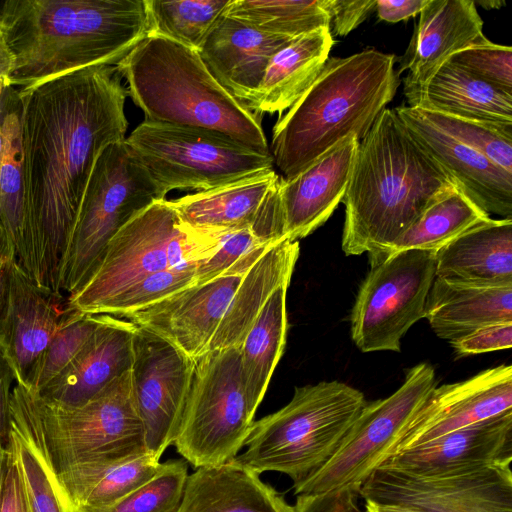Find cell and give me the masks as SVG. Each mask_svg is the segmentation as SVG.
<instances>
[{"mask_svg": "<svg viewBox=\"0 0 512 512\" xmlns=\"http://www.w3.org/2000/svg\"><path fill=\"white\" fill-rule=\"evenodd\" d=\"M115 65L18 89L27 274L62 295L58 277L94 164L126 139L127 91Z\"/></svg>", "mask_w": 512, "mask_h": 512, "instance_id": "cell-1", "label": "cell"}, {"mask_svg": "<svg viewBox=\"0 0 512 512\" xmlns=\"http://www.w3.org/2000/svg\"><path fill=\"white\" fill-rule=\"evenodd\" d=\"M394 109L385 108L359 141L343 203L341 247L382 261L395 241L436 200L457 189Z\"/></svg>", "mask_w": 512, "mask_h": 512, "instance_id": "cell-2", "label": "cell"}, {"mask_svg": "<svg viewBox=\"0 0 512 512\" xmlns=\"http://www.w3.org/2000/svg\"><path fill=\"white\" fill-rule=\"evenodd\" d=\"M0 33L14 65L10 87L115 65L149 34L145 0H4Z\"/></svg>", "mask_w": 512, "mask_h": 512, "instance_id": "cell-3", "label": "cell"}, {"mask_svg": "<svg viewBox=\"0 0 512 512\" xmlns=\"http://www.w3.org/2000/svg\"><path fill=\"white\" fill-rule=\"evenodd\" d=\"M395 55L374 48L331 57L274 125L272 157L291 179L350 136L362 140L399 86Z\"/></svg>", "mask_w": 512, "mask_h": 512, "instance_id": "cell-4", "label": "cell"}, {"mask_svg": "<svg viewBox=\"0 0 512 512\" xmlns=\"http://www.w3.org/2000/svg\"><path fill=\"white\" fill-rule=\"evenodd\" d=\"M115 66L145 121L216 131L271 154L260 116L217 82L197 51L148 35Z\"/></svg>", "mask_w": 512, "mask_h": 512, "instance_id": "cell-5", "label": "cell"}, {"mask_svg": "<svg viewBox=\"0 0 512 512\" xmlns=\"http://www.w3.org/2000/svg\"><path fill=\"white\" fill-rule=\"evenodd\" d=\"M10 407L56 474L93 475L147 453L130 370L86 404L71 409L48 404L16 383Z\"/></svg>", "mask_w": 512, "mask_h": 512, "instance_id": "cell-6", "label": "cell"}, {"mask_svg": "<svg viewBox=\"0 0 512 512\" xmlns=\"http://www.w3.org/2000/svg\"><path fill=\"white\" fill-rule=\"evenodd\" d=\"M366 403L361 391L336 380L296 387L288 404L253 422L234 460L258 474H286L296 485L333 456Z\"/></svg>", "mask_w": 512, "mask_h": 512, "instance_id": "cell-7", "label": "cell"}, {"mask_svg": "<svg viewBox=\"0 0 512 512\" xmlns=\"http://www.w3.org/2000/svg\"><path fill=\"white\" fill-rule=\"evenodd\" d=\"M227 232L188 228L169 200L156 201L110 239L88 279L66 297V309L95 315L115 296L150 274L197 267L217 250Z\"/></svg>", "mask_w": 512, "mask_h": 512, "instance_id": "cell-8", "label": "cell"}, {"mask_svg": "<svg viewBox=\"0 0 512 512\" xmlns=\"http://www.w3.org/2000/svg\"><path fill=\"white\" fill-rule=\"evenodd\" d=\"M165 196L125 140L107 146L94 164L79 206L60 266L59 292L68 297L80 288L110 239Z\"/></svg>", "mask_w": 512, "mask_h": 512, "instance_id": "cell-9", "label": "cell"}, {"mask_svg": "<svg viewBox=\"0 0 512 512\" xmlns=\"http://www.w3.org/2000/svg\"><path fill=\"white\" fill-rule=\"evenodd\" d=\"M125 142L166 194L209 190L273 170L271 154L203 128L144 120Z\"/></svg>", "mask_w": 512, "mask_h": 512, "instance_id": "cell-10", "label": "cell"}, {"mask_svg": "<svg viewBox=\"0 0 512 512\" xmlns=\"http://www.w3.org/2000/svg\"><path fill=\"white\" fill-rule=\"evenodd\" d=\"M241 375L240 348L207 351L193 372L173 442L194 468L234 459L254 422Z\"/></svg>", "mask_w": 512, "mask_h": 512, "instance_id": "cell-11", "label": "cell"}, {"mask_svg": "<svg viewBox=\"0 0 512 512\" xmlns=\"http://www.w3.org/2000/svg\"><path fill=\"white\" fill-rule=\"evenodd\" d=\"M437 387L434 368L420 363L406 373L390 396L366 403L333 456L317 471L293 485L297 495L359 491L387 459L394 443Z\"/></svg>", "mask_w": 512, "mask_h": 512, "instance_id": "cell-12", "label": "cell"}, {"mask_svg": "<svg viewBox=\"0 0 512 512\" xmlns=\"http://www.w3.org/2000/svg\"><path fill=\"white\" fill-rule=\"evenodd\" d=\"M436 252L410 249L370 265L352 308L351 337L360 351L400 352L401 339L425 317Z\"/></svg>", "mask_w": 512, "mask_h": 512, "instance_id": "cell-13", "label": "cell"}, {"mask_svg": "<svg viewBox=\"0 0 512 512\" xmlns=\"http://www.w3.org/2000/svg\"><path fill=\"white\" fill-rule=\"evenodd\" d=\"M359 497L425 512H512L511 463L413 474L378 467Z\"/></svg>", "mask_w": 512, "mask_h": 512, "instance_id": "cell-14", "label": "cell"}, {"mask_svg": "<svg viewBox=\"0 0 512 512\" xmlns=\"http://www.w3.org/2000/svg\"><path fill=\"white\" fill-rule=\"evenodd\" d=\"M194 360L159 335L137 326L130 367L134 402L147 453L160 460L173 444Z\"/></svg>", "mask_w": 512, "mask_h": 512, "instance_id": "cell-15", "label": "cell"}, {"mask_svg": "<svg viewBox=\"0 0 512 512\" xmlns=\"http://www.w3.org/2000/svg\"><path fill=\"white\" fill-rule=\"evenodd\" d=\"M66 297L37 284L14 258L0 273V347L16 383L29 388L33 372L59 329Z\"/></svg>", "mask_w": 512, "mask_h": 512, "instance_id": "cell-16", "label": "cell"}, {"mask_svg": "<svg viewBox=\"0 0 512 512\" xmlns=\"http://www.w3.org/2000/svg\"><path fill=\"white\" fill-rule=\"evenodd\" d=\"M511 411V365H499L467 380L435 387L402 431L387 459Z\"/></svg>", "mask_w": 512, "mask_h": 512, "instance_id": "cell-17", "label": "cell"}, {"mask_svg": "<svg viewBox=\"0 0 512 512\" xmlns=\"http://www.w3.org/2000/svg\"><path fill=\"white\" fill-rule=\"evenodd\" d=\"M243 274L226 273L194 284L125 317L196 360L204 354Z\"/></svg>", "mask_w": 512, "mask_h": 512, "instance_id": "cell-18", "label": "cell"}, {"mask_svg": "<svg viewBox=\"0 0 512 512\" xmlns=\"http://www.w3.org/2000/svg\"><path fill=\"white\" fill-rule=\"evenodd\" d=\"M420 145L487 214L512 219V173L433 125L420 108H394Z\"/></svg>", "mask_w": 512, "mask_h": 512, "instance_id": "cell-19", "label": "cell"}, {"mask_svg": "<svg viewBox=\"0 0 512 512\" xmlns=\"http://www.w3.org/2000/svg\"><path fill=\"white\" fill-rule=\"evenodd\" d=\"M70 364L35 393L42 401L61 408H77L130 370L137 325L106 314Z\"/></svg>", "mask_w": 512, "mask_h": 512, "instance_id": "cell-20", "label": "cell"}, {"mask_svg": "<svg viewBox=\"0 0 512 512\" xmlns=\"http://www.w3.org/2000/svg\"><path fill=\"white\" fill-rule=\"evenodd\" d=\"M291 40L258 31L222 13L197 52L217 82L253 112L267 66Z\"/></svg>", "mask_w": 512, "mask_h": 512, "instance_id": "cell-21", "label": "cell"}, {"mask_svg": "<svg viewBox=\"0 0 512 512\" xmlns=\"http://www.w3.org/2000/svg\"><path fill=\"white\" fill-rule=\"evenodd\" d=\"M358 145L359 139L350 136L293 178H280L278 196L289 240L314 232L343 201Z\"/></svg>", "mask_w": 512, "mask_h": 512, "instance_id": "cell-22", "label": "cell"}, {"mask_svg": "<svg viewBox=\"0 0 512 512\" xmlns=\"http://www.w3.org/2000/svg\"><path fill=\"white\" fill-rule=\"evenodd\" d=\"M419 15L396 71H409L404 89L423 85L453 54L488 40L473 0H429Z\"/></svg>", "mask_w": 512, "mask_h": 512, "instance_id": "cell-23", "label": "cell"}, {"mask_svg": "<svg viewBox=\"0 0 512 512\" xmlns=\"http://www.w3.org/2000/svg\"><path fill=\"white\" fill-rule=\"evenodd\" d=\"M512 462V411L390 456L381 466L413 474Z\"/></svg>", "mask_w": 512, "mask_h": 512, "instance_id": "cell-24", "label": "cell"}, {"mask_svg": "<svg viewBox=\"0 0 512 512\" xmlns=\"http://www.w3.org/2000/svg\"><path fill=\"white\" fill-rule=\"evenodd\" d=\"M435 277L475 287L512 286V219L490 217L438 250Z\"/></svg>", "mask_w": 512, "mask_h": 512, "instance_id": "cell-25", "label": "cell"}, {"mask_svg": "<svg viewBox=\"0 0 512 512\" xmlns=\"http://www.w3.org/2000/svg\"><path fill=\"white\" fill-rule=\"evenodd\" d=\"M175 512H295L260 474L234 459L188 474Z\"/></svg>", "mask_w": 512, "mask_h": 512, "instance_id": "cell-26", "label": "cell"}, {"mask_svg": "<svg viewBox=\"0 0 512 512\" xmlns=\"http://www.w3.org/2000/svg\"><path fill=\"white\" fill-rule=\"evenodd\" d=\"M280 181L273 170L169 200L180 221L200 231L253 227Z\"/></svg>", "mask_w": 512, "mask_h": 512, "instance_id": "cell-27", "label": "cell"}, {"mask_svg": "<svg viewBox=\"0 0 512 512\" xmlns=\"http://www.w3.org/2000/svg\"><path fill=\"white\" fill-rule=\"evenodd\" d=\"M408 106L501 126H512V93L446 61L421 86L404 89Z\"/></svg>", "mask_w": 512, "mask_h": 512, "instance_id": "cell-28", "label": "cell"}, {"mask_svg": "<svg viewBox=\"0 0 512 512\" xmlns=\"http://www.w3.org/2000/svg\"><path fill=\"white\" fill-rule=\"evenodd\" d=\"M298 256L299 242L289 239L271 245L264 252L243 274L207 351L240 348L273 292L290 283Z\"/></svg>", "mask_w": 512, "mask_h": 512, "instance_id": "cell-29", "label": "cell"}, {"mask_svg": "<svg viewBox=\"0 0 512 512\" xmlns=\"http://www.w3.org/2000/svg\"><path fill=\"white\" fill-rule=\"evenodd\" d=\"M425 318L434 333L449 342L487 325L512 322V286L475 287L435 277Z\"/></svg>", "mask_w": 512, "mask_h": 512, "instance_id": "cell-30", "label": "cell"}, {"mask_svg": "<svg viewBox=\"0 0 512 512\" xmlns=\"http://www.w3.org/2000/svg\"><path fill=\"white\" fill-rule=\"evenodd\" d=\"M334 44L329 28L292 39L271 59L255 95L253 112L280 114L290 108L321 73Z\"/></svg>", "mask_w": 512, "mask_h": 512, "instance_id": "cell-31", "label": "cell"}, {"mask_svg": "<svg viewBox=\"0 0 512 512\" xmlns=\"http://www.w3.org/2000/svg\"><path fill=\"white\" fill-rule=\"evenodd\" d=\"M289 283L268 299L241 346V375L249 409L256 413L286 343V294Z\"/></svg>", "mask_w": 512, "mask_h": 512, "instance_id": "cell-32", "label": "cell"}, {"mask_svg": "<svg viewBox=\"0 0 512 512\" xmlns=\"http://www.w3.org/2000/svg\"><path fill=\"white\" fill-rule=\"evenodd\" d=\"M9 101L1 106L4 148L0 164V226L13 249L16 263L26 273L28 254L25 236L24 180L20 142V101L9 86Z\"/></svg>", "mask_w": 512, "mask_h": 512, "instance_id": "cell-33", "label": "cell"}, {"mask_svg": "<svg viewBox=\"0 0 512 512\" xmlns=\"http://www.w3.org/2000/svg\"><path fill=\"white\" fill-rule=\"evenodd\" d=\"M160 466L159 459L145 453L93 475L57 476L79 512H110L153 478Z\"/></svg>", "mask_w": 512, "mask_h": 512, "instance_id": "cell-34", "label": "cell"}, {"mask_svg": "<svg viewBox=\"0 0 512 512\" xmlns=\"http://www.w3.org/2000/svg\"><path fill=\"white\" fill-rule=\"evenodd\" d=\"M489 218L490 215L459 188L454 189L432 203L395 241L385 258L410 249L437 252L469 228Z\"/></svg>", "mask_w": 512, "mask_h": 512, "instance_id": "cell-35", "label": "cell"}, {"mask_svg": "<svg viewBox=\"0 0 512 512\" xmlns=\"http://www.w3.org/2000/svg\"><path fill=\"white\" fill-rule=\"evenodd\" d=\"M10 411V445L30 512H79L24 423Z\"/></svg>", "mask_w": 512, "mask_h": 512, "instance_id": "cell-36", "label": "cell"}, {"mask_svg": "<svg viewBox=\"0 0 512 512\" xmlns=\"http://www.w3.org/2000/svg\"><path fill=\"white\" fill-rule=\"evenodd\" d=\"M223 13L258 31L292 39L330 26L324 0H231Z\"/></svg>", "mask_w": 512, "mask_h": 512, "instance_id": "cell-37", "label": "cell"}, {"mask_svg": "<svg viewBox=\"0 0 512 512\" xmlns=\"http://www.w3.org/2000/svg\"><path fill=\"white\" fill-rule=\"evenodd\" d=\"M231 0H145L149 34L198 51Z\"/></svg>", "mask_w": 512, "mask_h": 512, "instance_id": "cell-38", "label": "cell"}, {"mask_svg": "<svg viewBox=\"0 0 512 512\" xmlns=\"http://www.w3.org/2000/svg\"><path fill=\"white\" fill-rule=\"evenodd\" d=\"M100 324L99 315L65 310L59 329L40 358L29 390L38 393L75 358Z\"/></svg>", "mask_w": 512, "mask_h": 512, "instance_id": "cell-39", "label": "cell"}, {"mask_svg": "<svg viewBox=\"0 0 512 512\" xmlns=\"http://www.w3.org/2000/svg\"><path fill=\"white\" fill-rule=\"evenodd\" d=\"M421 111L440 130L512 173V126L469 120L424 109Z\"/></svg>", "mask_w": 512, "mask_h": 512, "instance_id": "cell-40", "label": "cell"}, {"mask_svg": "<svg viewBox=\"0 0 512 512\" xmlns=\"http://www.w3.org/2000/svg\"><path fill=\"white\" fill-rule=\"evenodd\" d=\"M195 275L196 266L169 268L150 274L111 299L97 314L123 318L194 285Z\"/></svg>", "mask_w": 512, "mask_h": 512, "instance_id": "cell-41", "label": "cell"}, {"mask_svg": "<svg viewBox=\"0 0 512 512\" xmlns=\"http://www.w3.org/2000/svg\"><path fill=\"white\" fill-rule=\"evenodd\" d=\"M188 463L185 459H170L153 478L135 490L110 512H175L186 480Z\"/></svg>", "mask_w": 512, "mask_h": 512, "instance_id": "cell-42", "label": "cell"}, {"mask_svg": "<svg viewBox=\"0 0 512 512\" xmlns=\"http://www.w3.org/2000/svg\"><path fill=\"white\" fill-rule=\"evenodd\" d=\"M273 244L252 227L227 232L217 250L196 267L195 284L226 273L244 274Z\"/></svg>", "mask_w": 512, "mask_h": 512, "instance_id": "cell-43", "label": "cell"}, {"mask_svg": "<svg viewBox=\"0 0 512 512\" xmlns=\"http://www.w3.org/2000/svg\"><path fill=\"white\" fill-rule=\"evenodd\" d=\"M447 61L498 89L512 93V48L510 46L487 40L456 52Z\"/></svg>", "mask_w": 512, "mask_h": 512, "instance_id": "cell-44", "label": "cell"}, {"mask_svg": "<svg viewBox=\"0 0 512 512\" xmlns=\"http://www.w3.org/2000/svg\"><path fill=\"white\" fill-rule=\"evenodd\" d=\"M450 344L459 356L509 349L512 346V322L481 327Z\"/></svg>", "mask_w": 512, "mask_h": 512, "instance_id": "cell-45", "label": "cell"}, {"mask_svg": "<svg viewBox=\"0 0 512 512\" xmlns=\"http://www.w3.org/2000/svg\"><path fill=\"white\" fill-rule=\"evenodd\" d=\"M0 512H30L11 446L0 450Z\"/></svg>", "mask_w": 512, "mask_h": 512, "instance_id": "cell-46", "label": "cell"}, {"mask_svg": "<svg viewBox=\"0 0 512 512\" xmlns=\"http://www.w3.org/2000/svg\"><path fill=\"white\" fill-rule=\"evenodd\" d=\"M330 17V33L346 36L375 10L376 0H324Z\"/></svg>", "mask_w": 512, "mask_h": 512, "instance_id": "cell-47", "label": "cell"}, {"mask_svg": "<svg viewBox=\"0 0 512 512\" xmlns=\"http://www.w3.org/2000/svg\"><path fill=\"white\" fill-rule=\"evenodd\" d=\"M358 492L348 489L326 495H297L295 512H364Z\"/></svg>", "mask_w": 512, "mask_h": 512, "instance_id": "cell-48", "label": "cell"}, {"mask_svg": "<svg viewBox=\"0 0 512 512\" xmlns=\"http://www.w3.org/2000/svg\"><path fill=\"white\" fill-rule=\"evenodd\" d=\"M16 379L13 370L0 347V450L10 443L11 395Z\"/></svg>", "mask_w": 512, "mask_h": 512, "instance_id": "cell-49", "label": "cell"}, {"mask_svg": "<svg viewBox=\"0 0 512 512\" xmlns=\"http://www.w3.org/2000/svg\"><path fill=\"white\" fill-rule=\"evenodd\" d=\"M429 0H376L375 10L380 20L396 23L416 16Z\"/></svg>", "mask_w": 512, "mask_h": 512, "instance_id": "cell-50", "label": "cell"}, {"mask_svg": "<svg viewBox=\"0 0 512 512\" xmlns=\"http://www.w3.org/2000/svg\"><path fill=\"white\" fill-rule=\"evenodd\" d=\"M364 512H425L415 507L401 504H383L371 500H364Z\"/></svg>", "mask_w": 512, "mask_h": 512, "instance_id": "cell-51", "label": "cell"}, {"mask_svg": "<svg viewBox=\"0 0 512 512\" xmlns=\"http://www.w3.org/2000/svg\"><path fill=\"white\" fill-rule=\"evenodd\" d=\"M13 65L14 60L12 53L0 33V76L8 79L13 69Z\"/></svg>", "mask_w": 512, "mask_h": 512, "instance_id": "cell-52", "label": "cell"}, {"mask_svg": "<svg viewBox=\"0 0 512 512\" xmlns=\"http://www.w3.org/2000/svg\"><path fill=\"white\" fill-rule=\"evenodd\" d=\"M11 258H14L12 246L5 231L0 226V273L4 264Z\"/></svg>", "mask_w": 512, "mask_h": 512, "instance_id": "cell-53", "label": "cell"}, {"mask_svg": "<svg viewBox=\"0 0 512 512\" xmlns=\"http://www.w3.org/2000/svg\"><path fill=\"white\" fill-rule=\"evenodd\" d=\"M9 87L8 79L0 76V164L3 154V148H4V135H3V129H2V120H1V102L2 97L5 89Z\"/></svg>", "mask_w": 512, "mask_h": 512, "instance_id": "cell-54", "label": "cell"}, {"mask_svg": "<svg viewBox=\"0 0 512 512\" xmlns=\"http://www.w3.org/2000/svg\"><path fill=\"white\" fill-rule=\"evenodd\" d=\"M475 3H479L484 9L499 8L501 5L505 4L501 1H479Z\"/></svg>", "mask_w": 512, "mask_h": 512, "instance_id": "cell-55", "label": "cell"}]
</instances>
